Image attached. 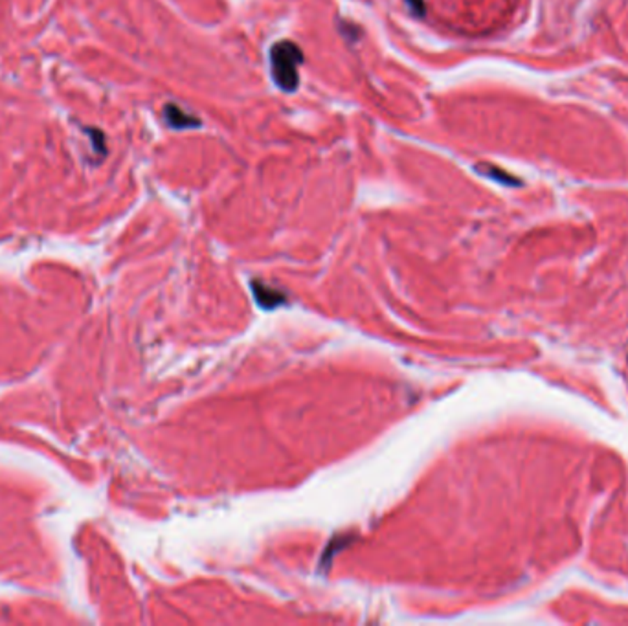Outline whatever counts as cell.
<instances>
[{
    "label": "cell",
    "instance_id": "cell-1",
    "mask_svg": "<svg viewBox=\"0 0 628 626\" xmlns=\"http://www.w3.org/2000/svg\"><path fill=\"white\" fill-rule=\"evenodd\" d=\"M303 63L302 48L292 40H277L270 48V76L283 92H294L300 85L298 66Z\"/></svg>",
    "mask_w": 628,
    "mask_h": 626
},
{
    "label": "cell",
    "instance_id": "cell-2",
    "mask_svg": "<svg viewBox=\"0 0 628 626\" xmlns=\"http://www.w3.org/2000/svg\"><path fill=\"white\" fill-rule=\"evenodd\" d=\"M164 120L171 129L176 131H184V129H195V127H201V120L193 114H187L186 111H182L181 107H176L175 103H167L164 107Z\"/></svg>",
    "mask_w": 628,
    "mask_h": 626
},
{
    "label": "cell",
    "instance_id": "cell-3",
    "mask_svg": "<svg viewBox=\"0 0 628 626\" xmlns=\"http://www.w3.org/2000/svg\"><path fill=\"white\" fill-rule=\"evenodd\" d=\"M477 173H482L483 177L493 178V180L500 182V184H505V186H520V180H516L514 177H511L509 173H505L500 167L493 166V164H480L476 167Z\"/></svg>",
    "mask_w": 628,
    "mask_h": 626
},
{
    "label": "cell",
    "instance_id": "cell-4",
    "mask_svg": "<svg viewBox=\"0 0 628 626\" xmlns=\"http://www.w3.org/2000/svg\"><path fill=\"white\" fill-rule=\"evenodd\" d=\"M89 132H91V138L94 141L95 151L105 155V136H103V132L98 131V129H89Z\"/></svg>",
    "mask_w": 628,
    "mask_h": 626
},
{
    "label": "cell",
    "instance_id": "cell-5",
    "mask_svg": "<svg viewBox=\"0 0 628 626\" xmlns=\"http://www.w3.org/2000/svg\"><path fill=\"white\" fill-rule=\"evenodd\" d=\"M406 4H408V8H410V10H412V13L413 15H418V17H422L424 15V0H406Z\"/></svg>",
    "mask_w": 628,
    "mask_h": 626
}]
</instances>
